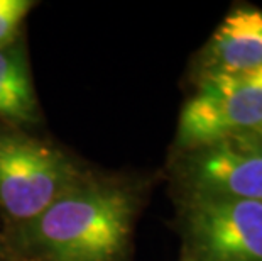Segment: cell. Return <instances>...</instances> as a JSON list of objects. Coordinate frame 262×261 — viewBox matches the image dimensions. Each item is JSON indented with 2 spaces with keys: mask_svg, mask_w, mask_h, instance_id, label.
Masks as SVG:
<instances>
[{
  "mask_svg": "<svg viewBox=\"0 0 262 261\" xmlns=\"http://www.w3.org/2000/svg\"><path fill=\"white\" fill-rule=\"evenodd\" d=\"M158 180L150 173L92 170L4 237L19 261H134L136 226Z\"/></svg>",
  "mask_w": 262,
  "mask_h": 261,
  "instance_id": "cell-1",
  "label": "cell"
},
{
  "mask_svg": "<svg viewBox=\"0 0 262 261\" xmlns=\"http://www.w3.org/2000/svg\"><path fill=\"white\" fill-rule=\"evenodd\" d=\"M53 141L0 122V231L17 229L92 173Z\"/></svg>",
  "mask_w": 262,
  "mask_h": 261,
  "instance_id": "cell-2",
  "label": "cell"
},
{
  "mask_svg": "<svg viewBox=\"0 0 262 261\" xmlns=\"http://www.w3.org/2000/svg\"><path fill=\"white\" fill-rule=\"evenodd\" d=\"M161 176L178 200L262 202V141L252 134L172 149Z\"/></svg>",
  "mask_w": 262,
  "mask_h": 261,
  "instance_id": "cell-3",
  "label": "cell"
},
{
  "mask_svg": "<svg viewBox=\"0 0 262 261\" xmlns=\"http://www.w3.org/2000/svg\"><path fill=\"white\" fill-rule=\"evenodd\" d=\"M260 124L262 70L250 75L211 76L188 87L171 148L254 134Z\"/></svg>",
  "mask_w": 262,
  "mask_h": 261,
  "instance_id": "cell-4",
  "label": "cell"
},
{
  "mask_svg": "<svg viewBox=\"0 0 262 261\" xmlns=\"http://www.w3.org/2000/svg\"><path fill=\"white\" fill-rule=\"evenodd\" d=\"M172 227L198 261H262V202L178 200Z\"/></svg>",
  "mask_w": 262,
  "mask_h": 261,
  "instance_id": "cell-5",
  "label": "cell"
},
{
  "mask_svg": "<svg viewBox=\"0 0 262 261\" xmlns=\"http://www.w3.org/2000/svg\"><path fill=\"white\" fill-rule=\"evenodd\" d=\"M262 70V9L233 4L216 29L189 59L186 87L211 76L250 75Z\"/></svg>",
  "mask_w": 262,
  "mask_h": 261,
  "instance_id": "cell-6",
  "label": "cell"
},
{
  "mask_svg": "<svg viewBox=\"0 0 262 261\" xmlns=\"http://www.w3.org/2000/svg\"><path fill=\"white\" fill-rule=\"evenodd\" d=\"M0 122L24 131L41 122L24 36L0 48Z\"/></svg>",
  "mask_w": 262,
  "mask_h": 261,
  "instance_id": "cell-7",
  "label": "cell"
},
{
  "mask_svg": "<svg viewBox=\"0 0 262 261\" xmlns=\"http://www.w3.org/2000/svg\"><path fill=\"white\" fill-rule=\"evenodd\" d=\"M34 5L29 0H0V48L24 36V22Z\"/></svg>",
  "mask_w": 262,
  "mask_h": 261,
  "instance_id": "cell-8",
  "label": "cell"
},
{
  "mask_svg": "<svg viewBox=\"0 0 262 261\" xmlns=\"http://www.w3.org/2000/svg\"><path fill=\"white\" fill-rule=\"evenodd\" d=\"M0 261H19L15 258V254L12 253V249H10L7 241H5L2 231H0Z\"/></svg>",
  "mask_w": 262,
  "mask_h": 261,
  "instance_id": "cell-9",
  "label": "cell"
},
{
  "mask_svg": "<svg viewBox=\"0 0 262 261\" xmlns=\"http://www.w3.org/2000/svg\"><path fill=\"white\" fill-rule=\"evenodd\" d=\"M178 261H198L194 256H191L189 253H186V251H180V258H178Z\"/></svg>",
  "mask_w": 262,
  "mask_h": 261,
  "instance_id": "cell-10",
  "label": "cell"
},
{
  "mask_svg": "<svg viewBox=\"0 0 262 261\" xmlns=\"http://www.w3.org/2000/svg\"><path fill=\"white\" fill-rule=\"evenodd\" d=\"M252 136H255V137H257V139H260V141H262V124L257 127V129H255V132H254Z\"/></svg>",
  "mask_w": 262,
  "mask_h": 261,
  "instance_id": "cell-11",
  "label": "cell"
}]
</instances>
